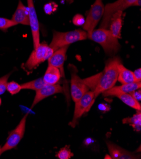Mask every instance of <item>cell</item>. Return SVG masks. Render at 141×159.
Listing matches in <instances>:
<instances>
[{"instance_id":"1","label":"cell","mask_w":141,"mask_h":159,"mask_svg":"<svg viewBox=\"0 0 141 159\" xmlns=\"http://www.w3.org/2000/svg\"><path fill=\"white\" fill-rule=\"evenodd\" d=\"M121 61L118 57H113L106 62L104 70L97 74V79L94 93L95 99L103 92L112 88L117 82L118 65Z\"/></svg>"},{"instance_id":"2","label":"cell","mask_w":141,"mask_h":159,"mask_svg":"<svg viewBox=\"0 0 141 159\" xmlns=\"http://www.w3.org/2000/svg\"><path fill=\"white\" fill-rule=\"evenodd\" d=\"M87 38L99 44L108 55H114L120 48L118 39L116 38L107 29L99 28L87 34Z\"/></svg>"},{"instance_id":"3","label":"cell","mask_w":141,"mask_h":159,"mask_svg":"<svg viewBox=\"0 0 141 159\" xmlns=\"http://www.w3.org/2000/svg\"><path fill=\"white\" fill-rule=\"evenodd\" d=\"M87 38V33L82 29H77L65 33L54 31L53 39L49 46L55 52L61 47L68 46L70 44Z\"/></svg>"},{"instance_id":"4","label":"cell","mask_w":141,"mask_h":159,"mask_svg":"<svg viewBox=\"0 0 141 159\" xmlns=\"http://www.w3.org/2000/svg\"><path fill=\"white\" fill-rule=\"evenodd\" d=\"M54 53L49 45L43 42L40 43L39 46L31 53L29 58L25 63V68L31 70L37 67L41 63L48 60Z\"/></svg>"},{"instance_id":"5","label":"cell","mask_w":141,"mask_h":159,"mask_svg":"<svg viewBox=\"0 0 141 159\" xmlns=\"http://www.w3.org/2000/svg\"><path fill=\"white\" fill-rule=\"evenodd\" d=\"M104 11V5L103 0H95L89 10L85 23L82 25L83 29L88 34L95 30L98 22L102 19Z\"/></svg>"},{"instance_id":"6","label":"cell","mask_w":141,"mask_h":159,"mask_svg":"<svg viewBox=\"0 0 141 159\" xmlns=\"http://www.w3.org/2000/svg\"><path fill=\"white\" fill-rule=\"evenodd\" d=\"M136 1L137 0H117L115 2L108 3L104 6V11L100 28L107 29L109 27V20L115 12L118 11H123L124 10L133 6Z\"/></svg>"},{"instance_id":"7","label":"cell","mask_w":141,"mask_h":159,"mask_svg":"<svg viewBox=\"0 0 141 159\" xmlns=\"http://www.w3.org/2000/svg\"><path fill=\"white\" fill-rule=\"evenodd\" d=\"M95 100L94 91H87L79 101L75 103L73 117L70 123L72 128H75L78 120L84 113L87 112L90 110Z\"/></svg>"},{"instance_id":"8","label":"cell","mask_w":141,"mask_h":159,"mask_svg":"<svg viewBox=\"0 0 141 159\" xmlns=\"http://www.w3.org/2000/svg\"><path fill=\"white\" fill-rule=\"evenodd\" d=\"M70 68L71 72V96L75 103L79 101L85 93L89 91V88L82 79L77 75L76 68L73 66Z\"/></svg>"},{"instance_id":"9","label":"cell","mask_w":141,"mask_h":159,"mask_svg":"<svg viewBox=\"0 0 141 159\" xmlns=\"http://www.w3.org/2000/svg\"><path fill=\"white\" fill-rule=\"evenodd\" d=\"M28 115V113L25 115L21 119L19 125L16 127V128L10 133L5 144L2 148V153L15 148L22 140L25 131L26 121Z\"/></svg>"},{"instance_id":"10","label":"cell","mask_w":141,"mask_h":159,"mask_svg":"<svg viewBox=\"0 0 141 159\" xmlns=\"http://www.w3.org/2000/svg\"><path fill=\"white\" fill-rule=\"evenodd\" d=\"M27 10L29 17L30 26L32 31L33 39V44L34 49L40 44V34H39V24L37 18L36 11L34 7V0H27Z\"/></svg>"},{"instance_id":"11","label":"cell","mask_w":141,"mask_h":159,"mask_svg":"<svg viewBox=\"0 0 141 159\" xmlns=\"http://www.w3.org/2000/svg\"><path fill=\"white\" fill-rule=\"evenodd\" d=\"M68 46L61 47L56 50L48 59V65L57 67L61 73V77H64V63L66 60L67 52Z\"/></svg>"},{"instance_id":"12","label":"cell","mask_w":141,"mask_h":159,"mask_svg":"<svg viewBox=\"0 0 141 159\" xmlns=\"http://www.w3.org/2000/svg\"><path fill=\"white\" fill-rule=\"evenodd\" d=\"M63 92H64V89L58 84H46L42 88L36 91V96L31 108H33L44 98L50 97L55 94L61 93Z\"/></svg>"},{"instance_id":"13","label":"cell","mask_w":141,"mask_h":159,"mask_svg":"<svg viewBox=\"0 0 141 159\" xmlns=\"http://www.w3.org/2000/svg\"><path fill=\"white\" fill-rule=\"evenodd\" d=\"M141 82H134L129 84H122L121 86L112 87L104 92L103 95L104 97H115L119 93H129L135 90L140 89Z\"/></svg>"},{"instance_id":"14","label":"cell","mask_w":141,"mask_h":159,"mask_svg":"<svg viewBox=\"0 0 141 159\" xmlns=\"http://www.w3.org/2000/svg\"><path fill=\"white\" fill-rule=\"evenodd\" d=\"M108 151L112 158L116 159H133L138 158L137 156L131 153L130 152L125 150L119 146L111 142H108L106 143Z\"/></svg>"},{"instance_id":"15","label":"cell","mask_w":141,"mask_h":159,"mask_svg":"<svg viewBox=\"0 0 141 159\" xmlns=\"http://www.w3.org/2000/svg\"><path fill=\"white\" fill-rule=\"evenodd\" d=\"M11 20L17 24L30 25L27 7L24 5L20 0H19L17 8L12 16Z\"/></svg>"},{"instance_id":"16","label":"cell","mask_w":141,"mask_h":159,"mask_svg":"<svg viewBox=\"0 0 141 159\" xmlns=\"http://www.w3.org/2000/svg\"><path fill=\"white\" fill-rule=\"evenodd\" d=\"M122 16L123 11H118L115 12L109 20V31L116 38H121V30L122 27Z\"/></svg>"},{"instance_id":"17","label":"cell","mask_w":141,"mask_h":159,"mask_svg":"<svg viewBox=\"0 0 141 159\" xmlns=\"http://www.w3.org/2000/svg\"><path fill=\"white\" fill-rule=\"evenodd\" d=\"M61 77L59 70L54 66L48 65L44 74L43 80L46 84H56Z\"/></svg>"},{"instance_id":"18","label":"cell","mask_w":141,"mask_h":159,"mask_svg":"<svg viewBox=\"0 0 141 159\" xmlns=\"http://www.w3.org/2000/svg\"><path fill=\"white\" fill-rule=\"evenodd\" d=\"M118 75L117 81L121 84H129L135 81L133 72L125 68L120 63L118 65Z\"/></svg>"},{"instance_id":"19","label":"cell","mask_w":141,"mask_h":159,"mask_svg":"<svg viewBox=\"0 0 141 159\" xmlns=\"http://www.w3.org/2000/svg\"><path fill=\"white\" fill-rule=\"evenodd\" d=\"M115 97H118L119 99H120L122 101V102H123L127 105L129 106L130 107L134 108L137 110H141V106H140V102H139L135 99H134L130 94L119 93V94H117Z\"/></svg>"},{"instance_id":"20","label":"cell","mask_w":141,"mask_h":159,"mask_svg":"<svg viewBox=\"0 0 141 159\" xmlns=\"http://www.w3.org/2000/svg\"><path fill=\"white\" fill-rule=\"evenodd\" d=\"M134 115L132 117H127L123 119V124H129L137 132L140 131L141 129V113L140 110Z\"/></svg>"},{"instance_id":"21","label":"cell","mask_w":141,"mask_h":159,"mask_svg":"<svg viewBox=\"0 0 141 159\" xmlns=\"http://www.w3.org/2000/svg\"><path fill=\"white\" fill-rule=\"evenodd\" d=\"M46 84L44 81L43 78H39L35 79L34 81L22 84L21 85V88L22 89H32L37 91L42 88Z\"/></svg>"},{"instance_id":"22","label":"cell","mask_w":141,"mask_h":159,"mask_svg":"<svg viewBox=\"0 0 141 159\" xmlns=\"http://www.w3.org/2000/svg\"><path fill=\"white\" fill-rule=\"evenodd\" d=\"M21 89V85L16 82L11 81L7 83V90L12 95L19 93Z\"/></svg>"},{"instance_id":"23","label":"cell","mask_w":141,"mask_h":159,"mask_svg":"<svg viewBox=\"0 0 141 159\" xmlns=\"http://www.w3.org/2000/svg\"><path fill=\"white\" fill-rule=\"evenodd\" d=\"M18 25L16 22H15L12 20H10L8 19L0 17V29L5 31L8 28L13 27Z\"/></svg>"},{"instance_id":"24","label":"cell","mask_w":141,"mask_h":159,"mask_svg":"<svg viewBox=\"0 0 141 159\" xmlns=\"http://www.w3.org/2000/svg\"><path fill=\"white\" fill-rule=\"evenodd\" d=\"M59 159H69L73 156V153L67 147L61 148L56 155Z\"/></svg>"},{"instance_id":"25","label":"cell","mask_w":141,"mask_h":159,"mask_svg":"<svg viewBox=\"0 0 141 159\" xmlns=\"http://www.w3.org/2000/svg\"><path fill=\"white\" fill-rule=\"evenodd\" d=\"M10 74H8L0 78V95L3 94L7 90V85Z\"/></svg>"},{"instance_id":"26","label":"cell","mask_w":141,"mask_h":159,"mask_svg":"<svg viewBox=\"0 0 141 159\" xmlns=\"http://www.w3.org/2000/svg\"><path fill=\"white\" fill-rule=\"evenodd\" d=\"M73 23L77 26H82L85 23V19L82 15H75L73 18Z\"/></svg>"},{"instance_id":"27","label":"cell","mask_w":141,"mask_h":159,"mask_svg":"<svg viewBox=\"0 0 141 159\" xmlns=\"http://www.w3.org/2000/svg\"><path fill=\"white\" fill-rule=\"evenodd\" d=\"M129 94H130L132 97L135 99L137 101H138L139 102H140L141 100V92H140V89H137L135 90L134 91H132L130 93H129Z\"/></svg>"},{"instance_id":"28","label":"cell","mask_w":141,"mask_h":159,"mask_svg":"<svg viewBox=\"0 0 141 159\" xmlns=\"http://www.w3.org/2000/svg\"><path fill=\"white\" fill-rule=\"evenodd\" d=\"M135 81L136 82H141V69L139 68L133 72Z\"/></svg>"},{"instance_id":"29","label":"cell","mask_w":141,"mask_h":159,"mask_svg":"<svg viewBox=\"0 0 141 159\" xmlns=\"http://www.w3.org/2000/svg\"><path fill=\"white\" fill-rule=\"evenodd\" d=\"M99 108L101 111H104V112H106L109 110V107L107 104L101 103L99 105Z\"/></svg>"},{"instance_id":"30","label":"cell","mask_w":141,"mask_h":159,"mask_svg":"<svg viewBox=\"0 0 141 159\" xmlns=\"http://www.w3.org/2000/svg\"><path fill=\"white\" fill-rule=\"evenodd\" d=\"M141 5V0H137V1L133 4V6L140 7Z\"/></svg>"},{"instance_id":"31","label":"cell","mask_w":141,"mask_h":159,"mask_svg":"<svg viewBox=\"0 0 141 159\" xmlns=\"http://www.w3.org/2000/svg\"><path fill=\"white\" fill-rule=\"evenodd\" d=\"M2 147L1 146H0V156H1V155L2 154Z\"/></svg>"},{"instance_id":"32","label":"cell","mask_w":141,"mask_h":159,"mask_svg":"<svg viewBox=\"0 0 141 159\" xmlns=\"http://www.w3.org/2000/svg\"><path fill=\"white\" fill-rule=\"evenodd\" d=\"M1 105H2V99L0 98V106H1Z\"/></svg>"}]
</instances>
